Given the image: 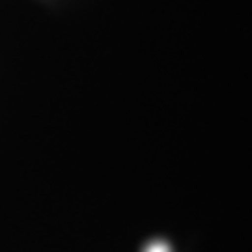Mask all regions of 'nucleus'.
Listing matches in <instances>:
<instances>
[{"instance_id":"f257e3e1","label":"nucleus","mask_w":252,"mask_h":252,"mask_svg":"<svg viewBox=\"0 0 252 252\" xmlns=\"http://www.w3.org/2000/svg\"><path fill=\"white\" fill-rule=\"evenodd\" d=\"M148 252H168V251H166L164 245H152V247L148 249Z\"/></svg>"}]
</instances>
